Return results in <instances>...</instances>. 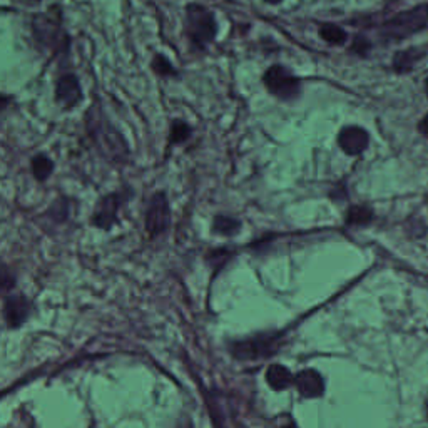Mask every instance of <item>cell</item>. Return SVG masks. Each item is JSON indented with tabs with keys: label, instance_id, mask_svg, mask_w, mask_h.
I'll return each mask as SVG.
<instances>
[{
	"label": "cell",
	"instance_id": "obj_1",
	"mask_svg": "<svg viewBox=\"0 0 428 428\" xmlns=\"http://www.w3.org/2000/svg\"><path fill=\"white\" fill-rule=\"evenodd\" d=\"M428 24V6H422L413 8V11L401 12V14L395 15L383 25L382 36L387 39H399L408 37L412 34L422 30Z\"/></svg>",
	"mask_w": 428,
	"mask_h": 428
},
{
	"label": "cell",
	"instance_id": "obj_2",
	"mask_svg": "<svg viewBox=\"0 0 428 428\" xmlns=\"http://www.w3.org/2000/svg\"><path fill=\"white\" fill-rule=\"evenodd\" d=\"M187 36L199 47L213 41L216 36V22L208 8L196 4L187 7Z\"/></svg>",
	"mask_w": 428,
	"mask_h": 428
},
{
	"label": "cell",
	"instance_id": "obj_3",
	"mask_svg": "<svg viewBox=\"0 0 428 428\" xmlns=\"http://www.w3.org/2000/svg\"><path fill=\"white\" fill-rule=\"evenodd\" d=\"M265 86L281 100H293L301 93V82L283 65H273L265 72Z\"/></svg>",
	"mask_w": 428,
	"mask_h": 428
},
{
	"label": "cell",
	"instance_id": "obj_4",
	"mask_svg": "<svg viewBox=\"0 0 428 428\" xmlns=\"http://www.w3.org/2000/svg\"><path fill=\"white\" fill-rule=\"evenodd\" d=\"M276 336L258 335L255 338L239 340V342L231 343L229 350L234 358L238 360H260V358L272 356L276 352Z\"/></svg>",
	"mask_w": 428,
	"mask_h": 428
},
{
	"label": "cell",
	"instance_id": "obj_5",
	"mask_svg": "<svg viewBox=\"0 0 428 428\" xmlns=\"http://www.w3.org/2000/svg\"><path fill=\"white\" fill-rule=\"evenodd\" d=\"M169 221H171V211H169V203L164 193H156L149 199L146 211V229L152 238L157 234L164 233L168 229Z\"/></svg>",
	"mask_w": 428,
	"mask_h": 428
},
{
	"label": "cell",
	"instance_id": "obj_6",
	"mask_svg": "<svg viewBox=\"0 0 428 428\" xmlns=\"http://www.w3.org/2000/svg\"><path fill=\"white\" fill-rule=\"evenodd\" d=\"M32 312V305L24 295H6L4 298V320L8 328H19L24 325Z\"/></svg>",
	"mask_w": 428,
	"mask_h": 428
},
{
	"label": "cell",
	"instance_id": "obj_7",
	"mask_svg": "<svg viewBox=\"0 0 428 428\" xmlns=\"http://www.w3.org/2000/svg\"><path fill=\"white\" fill-rule=\"evenodd\" d=\"M368 133L363 128H358V126H347L338 134L340 147L348 156L361 154L368 147Z\"/></svg>",
	"mask_w": 428,
	"mask_h": 428
},
{
	"label": "cell",
	"instance_id": "obj_8",
	"mask_svg": "<svg viewBox=\"0 0 428 428\" xmlns=\"http://www.w3.org/2000/svg\"><path fill=\"white\" fill-rule=\"evenodd\" d=\"M122 204V196L119 193H112L104 196L99 201L93 216V225L100 229H111L112 225L117 221V209Z\"/></svg>",
	"mask_w": 428,
	"mask_h": 428
},
{
	"label": "cell",
	"instance_id": "obj_9",
	"mask_svg": "<svg viewBox=\"0 0 428 428\" xmlns=\"http://www.w3.org/2000/svg\"><path fill=\"white\" fill-rule=\"evenodd\" d=\"M293 383L305 399H318L325 393V380L316 370H301L298 375H295Z\"/></svg>",
	"mask_w": 428,
	"mask_h": 428
},
{
	"label": "cell",
	"instance_id": "obj_10",
	"mask_svg": "<svg viewBox=\"0 0 428 428\" xmlns=\"http://www.w3.org/2000/svg\"><path fill=\"white\" fill-rule=\"evenodd\" d=\"M55 99L65 109H72L82 100V89L74 74L62 76L55 84Z\"/></svg>",
	"mask_w": 428,
	"mask_h": 428
},
{
	"label": "cell",
	"instance_id": "obj_11",
	"mask_svg": "<svg viewBox=\"0 0 428 428\" xmlns=\"http://www.w3.org/2000/svg\"><path fill=\"white\" fill-rule=\"evenodd\" d=\"M291 371L283 365H272L266 371V382L273 390H286L293 383Z\"/></svg>",
	"mask_w": 428,
	"mask_h": 428
},
{
	"label": "cell",
	"instance_id": "obj_12",
	"mask_svg": "<svg viewBox=\"0 0 428 428\" xmlns=\"http://www.w3.org/2000/svg\"><path fill=\"white\" fill-rule=\"evenodd\" d=\"M241 229V222L236 218L225 216V214H218L213 221V233L221 236H234Z\"/></svg>",
	"mask_w": 428,
	"mask_h": 428
},
{
	"label": "cell",
	"instance_id": "obj_13",
	"mask_svg": "<svg viewBox=\"0 0 428 428\" xmlns=\"http://www.w3.org/2000/svg\"><path fill=\"white\" fill-rule=\"evenodd\" d=\"M52 171H54V163L49 156L37 154L32 157V173L37 181H46L51 178Z\"/></svg>",
	"mask_w": 428,
	"mask_h": 428
},
{
	"label": "cell",
	"instance_id": "obj_14",
	"mask_svg": "<svg viewBox=\"0 0 428 428\" xmlns=\"http://www.w3.org/2000/svg\"><path fill=\"white\" fill-rule=\"evenodd\" d=\"M373 220V211L368 206H352L347 213V222L352 226H365Z\"/></svg>",
	"mask_w": 428,
	"mask_h": 428
},
{
	"label": "cell",
	"instance_id": "obj_15",
	"mask_svg": "<svg viewBox=\"0 0 428 428\" xmlns=\"http://www.w3.org/2000/svg\"><path fill=\"white\" fill-rule=\"evenodd\" d=\"M191 126L187 122L176 119L171 122V131H169V144H181L191 138Z\"/></svg>",
	"mask_w": 428,
	"mask_h": 428
},
{
	"label": "cell",
	"instance_id": "obj_16",
	"mask_svg": "<svg viewBox=\"0 0 428 428\" xmlns=\"http://www.w3.org/2000/svg\"><path fill=\"white\" fill-rule=\"evenodd\" d=\"M320 36L330 44H343L345 41H347V34H345V30L333 24L321 25Z\"/></svg>",
	"mask_w": 428,
	"mask_h": 428
},
{
	"label": "cell",
	"instance_id": "obj_17",
	"mask_svg": "<svg viewBox=\"0 0 428 428\" xmlns=\"http://www.w3.org/2000/svg\"><path fill=\"white\" fill-rule=\"evenodd\" d=\"M417 59H418V54L415 51L399 52V54L395 55V59H393V67H395L399 72L410 71Z\"/></svg>",
	"mask_w": 428,
	"mask_h": 428
},
{
	"label": "cell",
	"instance_id": "obj_18",
	"mask_svg": "<svg viewBox=\"0 0 428 428\" xmlns=\"http://www.w3.org/2000/svg\"><path fill=\"white\" fill-rule=\"evenodd\" d=\"M152 67H154V71L159 74V76H174V74H176L171 62H169L164 55H156L154 60H152Z\"/></svg>",
	"mask_w": 428,
	"mask_h": 428
},
{
	"label": "cell",
	"instance_id": "obj_19",
	"mask_svg": "<svg viewBox=\"0 0 428 428\" xmlns=\"http://www.w3.org/2000/svg\"><path fill=\"white\" fill-rule=\"evenodd\" d=\"M55 221H64L69 214V203L65 199H59L58 203H54L49 209V213Z\"/></svg>",
	"mask_w": 428,
	"mask_h": 428
},
{
	"label": "cell",
	"instance_id": "obj_20",
	"mask_svg": "<svg viewBox=\"0 0 428 428\" xmlns=\"http://www.w3.org/2000/svg\"><path fill=\"white\" fill-rule=\"evenodd\" d=\"M370 49V44L365 41V39H361V37H358L356 41H355V44H353V51L355 52H358V54H365L366 51Z\"/></svg>",
	"mask_w": 428,
	"mask_h": 428
},
{
	"label": "cell",
	"instance_id": "obj_21",
	"mask_svg": "<svg viewBox=\"0 0 428 428\" xmlns=\"http://www.w3.org/2000/svg\"><path fill=\"white\" fill-rule=\"evenodd\" d=\"M418 129L422 131V134H425V136H428V114L420 121V124H418Z\"/></svg>",
	"mask_w": 428,
	"mask_h": 428
},
{
	"label": "cell",
	"instance_id": "obj_22",
	"mask_svg": "<svg viewBox=\"0 0 428 428\" xmlns=\"http://www.w3.org/2000/svg\"><path fill=\"white\" fill-rule=\"evenodd\" d=\"M266 2H269V4H279V2H281V0H266Z\"/></svg>",
	"mask_w": 428,
	"mask_h": 428
},
{
	"label": "cell",
	"instance_id": "obj_23",
	"mask_svg": "<svg viewBox=\"0 0 428 428\" xmlns=\"http://www.w3.org/2000/svg\"><path fill=\"white\" fill-rule=\"evenodd\" d=\"M427 93H428V79H427Z\"/></svg>",
	"mask_w": 428,
	"mask_h": 428
}]
</instances>
